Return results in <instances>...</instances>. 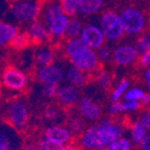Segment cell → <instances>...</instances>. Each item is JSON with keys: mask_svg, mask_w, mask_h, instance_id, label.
Returning <instances> with one entry per match:
<instances>
[{"mask_svg": "<svg viewBox=\"0 0 150 150\" xmlns=\"http://www.w3.org/2000/svg\"><path fill=\"white\" fill-rule=\"evenodd\" d=\"M124 131L125 127L118 120L110 118L102 119L81 133L79 144L85 150L105 149L110 143L121 138Z\"/></svg>", "mask_w": 150, "mask_h": 150, "instance_id": "6da1fadb", "label": "cell"}, {"mask_svg": "<svg viewBox=\"0 0 150 150\" xmlns=\"http://www.w3.org/2000/svg\"><path fill=\"white\" fill-rule=\"evenodd\" d=\"M41 0H14L11 3L10 15L19 23L30 24L39 19Z\"/></svg>", "mask_w": 150, "mask_h": 150, "instance_id": "7a4b0ae2", "label": "cell"}, {"mask_svg": "<svg viewBox=\"0 0 150 150\" xmlns=\"http://www.w3.org/2000/svg\"><path fill=\"white\" fill-rule=\"evenodd\" d=\"M6 122L18 131L23 130L30 121V107L23 99H16L8 102L5 108Z\"/></svg>", "mask_w": 150, "mask_h": 150, "instance_id": "3957f363", "label": "cell"}, {"mask_svg": "<svg viewBox=\"0 0 150 150\" xmlns=\"http://www.w3.org/2000/svg\"><path fill=\"white\" fill-rule=\"evenodd\" d=\"M124 33L128 35H139L145 30L146 16L140 8L135 6H126L119 14Z\"/></svg>", "mask_w": 150, "mask_h": 150, "instance_id": "277c9868", "label": "cell"}, {"mask_svg": "<svg viewBox=\"0 0 150 150\" xmlns=\"http://www.w3.org/2000/svg\"><path fill=\"white\" fill-rule=\"evenodd\" d=\"M70 65L79 68L85 74L96 73L100 69L101 62L97 56L96 50L83 46L80 50H78L76 53L68 57Z\"/></svg>", "mask_w": 150, "mask_h": 150, "instance_id": "5b68a950", "label": "cell"}, {"mask_svg": "<svg viewBox=\"0 0 150 150\" xmlns=\"http://www.w3.org/2000/svg\"><path fill=\"white\" fill-rule=\"evenodd\" d=\"M100 28L106 40L115 42L124 36V28L121 22L120 15L115 11L108 10L102 13L100 18Z\"/></svg>", "mask_w": 150, "mask_h": 150, "instance_id": "8992f818", "label": "cell"}, {"mask_svg": "<svg viewBox=\"0 0 150 150\" xmlns=\"http://www.w3.org/2000/svg\"><path fill=\"white\" fill-rule=\"evenodd\" d=\"M79 38L86 47L91 48L93 50L100 48L102 45L105 44L106 41V38L101 28L95 23H88L84 25Z\"/></svg>", "mask_w": 150, "mask_h": 150, "instance_id": "52a82bcc", "label": "cell"}, {"mask_svg": "<svg viewBox=\"0 0 150 150\" xmlns=\"http://www.w3.org/2000/svg\"><path fill=\"white\" fill-rule=\"evenodd\" d=\"M23 141L18 130L4 123L0 125V150H20Z\"/></svg>", "mask_w": 150, "mask_h": 150, "instance_id": "ba28073f", "label": "cell"}, {"mask_svg": "<svg viewBox=\"0 0 150 150\" xmlns=\"http://www.w3.org/2000/svg\"><path fill=\"white\" fill-rule=\"evenodd\" d=\"M65 77L62 66L57 63L41 66L37 70L38 80L44 85H59Z\"/></svg>", "mask_w": 150, "mask_h": 150, "instance_id": "9c48e42d", "label": "cell"}, {"mask_svg": "<svg viewBox=\"0 0 150 150\" xmlns=\"http://www.w3.org/2000/svg\"><path fill=\"white\" fill-rule=\"evenodd\" d=\"M138 50L134 45L120 44L112 50V61L118 66H129L139 60Z\"/></svg>", "mask_w": 150, "mask_h": 150, "instance_id": "30bf717a", "label": "cell"}, {"mask_svg": "<svg viewBox=\"0 0 150 150\" xmlns=\"http://www.w3.org/2000/svg\"><path fill=\"white\" fill-rule=\"evenodd\" d=\"M3 85L11 90H21L28 84V77L23 71L13 66H8L3 70L1 76Z\"/></svg>", "mask_w": 150, "mask_h": 150, "instance_id": "8fae6325", "label": "cell"}, {"mask_svg": "<svg viewBox=\"0 0 150 150\" xmlns=\"http://www.w3.org/2000/svg\"><path fill=\"white\" fill-rule=\"evenodd\" d=\"M65 15L63 12L61 0H41V10L39 20L46 26L56 18Z\"/></svg>", "mask_w": 150, "mask_h": 150, "instance_id": "7c38bea8", "label": "cell"}, {"mask_svg": "<svg viewBox=\"0 0 150 150\" xmlns=\"http://www.w3.org/2000/svg\"><path fill=\"white\" fill-rule=\"evenodd\" d=\"M78 107L82 118L86 121H98L102 115V107L93 99L88 97H82L78 102Z\"/></svg>", "mask_w": 150, "mask_h": 150, "instance_id": "4fadbf2b", "label": "cell"}, {"mask_svg": "<svg viewBox=\"0 0 150 150\" xmlns=\"http://www.w3.org/2000/svg\"><path fill=\"white\" fill-rule=\"evenodd\" d=\"M73 135L74 134L68 129V127H65V126L60 125V124H54V125L48 126L43 133L44 138L58 143V144H61L63 146L71 140Z\"/></svg>", "mask_w": 150, "mask_h": 150, "instance_id": "5bb4252c", "label": "cell"}, {"mask_svg": "<svg viewBox=\"0 0 150 150\" xmlns=\"http://www.w3.org/2000/svg\"><path fill=\"white\" fill-rule=\"evenodd\" d=\"M26 35L30 38V42L39 43V44L50 41L52 39L47 26L39 19L28 24L26 28Z\"/></svg>", "mask_w": 150, "mask_h": 150, "instance_id": "9a60e30c", "label": "cell"}, {"mask_svg": "<svg viewBox=\"0 0 150 150\" xmlns=\"http://www.w3.org/2000/svg\"><path fill=\"white\" fill-rule=\"evenodd\" d=\"M57 99L64 106H74L80 100V93L78 87L73 85H62L59 87Z\"/></svg>", "mask_w": 150, "mask_h": 150, "instance_id": "2e32d148", "label": "cell"}, {"mask_svg": "<svg viewBox=\"0 0 150 150\" xmlns=\"http://www.w3.org/2000/svg\"><path fill=\"white\" fill-rule=\"evenodd\" d=\"M65 79L68 82L69 85H73L75 87H81L86 83L87 80V74L80 70L79 68L70 65L69 67L65 71Z\"/></svg>", "mask_w": 150, "mask_h": 150, "instance_id": "e0dca14e", "label": "cell"}, {"mask_svg": "<svg viewBox=\"0 0 150 150\" xmlns=\"http://www.w3.org/2000/svg\"><path fill=\"white\" fill-rule=\"evenodd\" d=\"M67 21H68V17L66 15H62L60 17L56 18L55 20L52 21L47 25L50 37L54 38V39H60V38L65 37Z\"/></svg>", "mask_w": 150, "mask_h": 150, "instance_id": "ac0fdd59", "label": "cell"}, {"mask_svg": "<svg viewBox=\"0 0 150 150\" xmlns=\"http://www.w3.org/2000/svg\"><path fill=\"white\" fill-rule=\"evenodd\" d=\"M19 34V30L12 23L0 21V48L8 44Z\"/></svg>", "mask_w": 150, "mask_h": 150, "instance_id": "d6986e66", "label": "cell"}, {"mask_svg": "<svg viewBox=\"0 0 150 150\" xmlns=\"http://www.w3.org/2000/svg\"><path fill=\"white\" fill-rule=\"evenodd\" d=\"M104 0H79V14L84 16L95 15L103 8Z\"/></svg>", "mask_w": 150, "mask_h": 150, "instance_id": "ffe728a7", "label": "cell"}, {"mask_svg": "<svg viewBox=\"0 0 150 150\" xmlns=\"http://www.w3.org/2000/svg\"><path fill=\"white\" fill-rule=\"evenodd\" d=\"M129 134H130V141L132 142L134 145H140L143 142V140L146 138V135L148 134V130L144 127L140 120H137L131 124L129 129Z\"/></svg>", "mask_w": 150, "mask_h": 150, "instance_id": "44dd1931", "label": "cell"}, {"mask_svg": "<svg viewBox=\"0 0 150 150\" xmlns=\"http://www.w3.org/2000/svg\"><path fill=\"white\" fill-rule=\"evenodd\" d=\"M54 59H55L54 50L48 46H42L36 50L35 61L39 67L54 63Z\"/></svg>", "mask_w": 150, "mask_h": 150, "instance_id": "7402d4cb", "label": "cell"}, {"mask_svg": "<svg viewBox=\"0 0 150 150\" xmlns=\"http://www.w3.org/2000/svg\"><path fill=\"white\" fill-rule=\"evenodd\" d=\"M82 21L77 17L68 18L67 26H66V32H65V38L71 39V38H79L81 35V32L83 30Z\"/></svg>", "mask_w": 150, "mask_h": 150, "instance_id": "603a6c76", "label": "cell"}, {"mask_svg": "<svg viewBox=\"0 0 150 150\" xmlns=\"http://www.w3.org/2000/svg\"><path fill=\"white\" fill-rule=\"evenodd\" d=\"M130 85V81L127 78H124L120 82L115 86V88L112 89L111 93H110V102H117V101H120L121 98L124 97L125 93L128 90Z\"/></svg>", "mask_w": 150, "mask_h": 150, "instance_id": "cb8c5ba5", "label": "cell"}, {"mask_svg": "<svg viewBox=\"0 0 150 150\" xmlns=\"http://www.w3.org/2000/svg\"><path fill=\"white\" fill-rule=\"evenodd\" d=\"M135 50H138L139 55L150 50V33H143L135 40Z\"/></svg>", "mask_w": 150, "mask_h": 150, "instance_id": "d4e9b609", "label": "cell"}, {"mask_svg": "<svg viewBox=\"0 0 150 150\" xmlns=\"http://www.w3.org/2000/svg\"><path fill=\"white\" fill-rule=\"evenodd\" d=\"M83 46L85 45L83 44L80 38H71V39H67V41L65 42L63 46V52L66 57H70L74 53H76L78 50H80Z\"/></svg>", "mask_w": 150, "mask_h": 150, "instance_id": "484cf974", "label": "cell"}, {"mask_svg": "<svg viewBox=\"0 0 150 150\" xmlns=\"http://www.w3.org/2000/svg\"><path fill=\"white\" fill-rule=\"evenodd\" d=\"M61 4L67 17H76L79 14V0H61Z\"/></svg>", "mask_w": 150, "mask_h": 150, "instance_id": "4316f807", "label": "cell"}, {"mask_svg": "<svg viewBox=\"0 0 150 150\" xmlns=\"http://www.w3.org/2000/svg\"><path fill=\"white\" fill-rule=\"evenodd\" d=\"M96 81L102 88L108 89L112 84V76L107 70L99 69L96 74Z\"/></svg>", "mask_w": 150, "mask_h": 150, "instance_id": "83f0119b", "label": "cell"}, {"mask_svg": "<svg viewBox=\"0 0 150 150\" xmlns=\"http://www.w3.org/2000/svg\"><path fill=\"white\" fill-rule=\"evenodd\" d=\"M132 142L128 138H121L117 139L112 143H110L109 145L105 148V150H131L132 148Z\"/></svg>", "mask_w": 150, "mask_h": 150, "instance_id": "f1b7e54d", "label": "cell"}, {"mask_svg": "<svg viewBox=\"0 0 150 150\" xmlns=\"http://www.w3.org/2000/svg\"><path fill=\"white\" fill-rule=\"evenodd\" d=\"M68 129L71 131L73 134H81L86 129L85 120L81 117H74L68 121Z\"/></svg>", "mask_w": 150, "mask_h": 150, "instance_id": "f546056e", "label": "cell"}, {"mask_svg": "<svg viewBox=\"0 0 150 150\" xmlns=\"http://www.w3.org/2000/svg\"><path fill=\"white\" fill-rule=\"evenodd\" d=\"M43 117L45 120L50 121V122H58L62 117V112L59 107L55 105H48L45 107L43 111Z\"/></svg>", "mask_w": 150, "mask_h": 150, "instance_id": "4dcf8cb0", "label": "cell"}, {"mask_svg": "<svg viewBox=\"0 0 150 150\" xmlns=\"http://www.w3.org/2000/svg\"><path fill=\"white\" fill-rule=\"evenodd\" d=\"M64 146L61 145V144H58L56 142L48 140V139L42 138L38 141L37 143V149L38 150H62Z\"/></svg>", "mask_w": 150, "mask_h": 150, "instance_id": "1f68e13d", "label": "cell"}, {"mask_svg": "<svg viewBox=\"0 0 150 150\" xmlns=\"http://www.w3.org/2000/svg\"><path fill=\"white\" fill-rule=\"evenodd\" d=\"M96 53H97L99 61H100L101 63L108 62V61L111 60V58H112V50H111V48L106 44L102 45L100 48H98V50H96Z\"/></svg>", "mask_w": 150, "mask_h": 150, "instance_id": "d6a6232c", "label": "cell"}, {"mask_svg": "<svg viewBox=\"0 0 150 150\" xmlns=\"http://www.w3.org/2000/svg\"><path fill=\"white\" fill-rule=\"evenodd\" d=\"M144 95H145V91L142 88L133 87L128 88V90L125 93L123 98H124V100L127 101H140Z\"/></svg>", "mask_w": 150, "mask_h": 150, "instance_id": "836d02e7", "label": "cell"}, {"mask_svg": "<svg viewBox=\"0 0 150 150\" xmlns=\"http://www.w3.org/2000/svg\"><path fill=\"white\" fill-rule=\"evenodd\" d=\"M28 42H30V41L28 36L26 35V33H25V34L19 33V34H18V35L13 39V41L11 43H12L15 47L20 48V47H24L25 45L28 44Z\"/></svg>", "mask_w": 150, "mask_h": 150, "instance_id": "e575fe53", "label": "cell"}, {"mask_svg": "<svg viewBox=\"0 0 150 150\" xmlns=\"http://www.w3.org/2000/svg\"><path fill=\"white\" fill-rule=\"evenodd\" d=\"M59 87H60L59 85H44L42 88V95L48 99L57 98Z\"/></svg>", "mask_w": 150, "mask_h": 150, "instance_id": "d590c367", "label": "cell"}, {"mask_svg": "<svg viewBox=\"0 0 150 150\" xmlns=\"http://www.w3.org/2000/svg\"><path fill=\"white\" fill-rule=\"evenodd\" d=\"M122 106H123V111H124V112H128V111H135V110L140 109L142 105H141L140 101L123 100Z\"/></svg>", "mask_w": 150, "mask_h": 150, "instance_id": "8d00e7d4", "label": "cell"}, {"mask_svg": "<svg viewBox=\"0 0 150 150\" xmlns=\"http://www.w3.org/2000/svg\"><path fill=\"white\" fill-rule=\"evenodd\" d=\"M139 63L143 67H148L150 65V50L146 52V53L142 54L139 57Z\"/></svg>", "mask_w": 150, "mask_h": 150, "instance_id": "74e56055", "label": "cell"}, {"mask_svg": "<svg viewBox=\"0 0 150 150\" xmlns=\"http://www.w3.org/2000/svg\"><path fill=\"white\" fill-rule=\"evenodd\" d=\"M140 121L143 125H144V127H145L148 131H150V110L145 111V112L141 115Z\"/></svg>", "mask_w": 150, "mask_h": 150, "instance_id": "f35d334b", "label": "cell"}, {"mask_svg": "<svg viewBox=\"0 0 150 150\" xmlns=\"http://www.w3.org/2000/svg\"><path fill=\"white\" fill-rule=\"evenodd\" d=\"M139 147H140V150H150V133L146 135V138L143 140Z\"/></svg>", "mask_w": 150, "mask_h": 150, "instance_id": "ab89813d", "label": "cell"}, {"mask_svg": "<svg viewBox=\"0 0 150 150\" xmlns=\"http://www.w3.org/2000/svg\"><path fill=\"white\" fill-rule=\"evenodd\" d=\"M140 103L142 106H148L150 105V93H145L143 98L140 100Z\"/></svg>", "mask_w": 150, "mask_h": 150, "instance_id": "60d3db41", "label": "cell"}, {"mask_svg": "<svg viewBox=\"0 0 150 150\" xmlns=\"http://www.w3.org/2000/svg\"><path fill=\"white\" fill-rule=\"evenodd\" d=\"M144 77H145V80H146V86H147V88L150 89V65L146 68Z\"/></svg>", "mask_w": 150, "mask_h": 150, "instance_id": "b9f144b4", "label": "cell"}, {"mask_svg": "<svg viewBox=\"0 0 150 150\" xmlns=\"http://www.w3.org/2000/svg\"><path fill=\"white\" fill-rule=\"evenodd\" d=\"M24 150H38V149H37V146H34L33 144H28V145H25Z\"/></svg>", "mask_w": 150, "mask_h": 150, "instance_id": "7bdbcfd3", "label": "cell"}, {"mask_svg": "<svg viewBox=\"0 0 150 150\" xmlns=\"http://www.w3.org/2000/svg\"><path fill=\"white\" fill-rule=\"evenodd\" d=\"M62 150H76V148L71 145H67V146H64Z\"/></svg>", "mask_w": 150, "mask_h": 150, "instance_id": "ee69618b", "label": "cell"}, {"mask_svg": "<svg viewBox=\"0 0 150 150\" xmlns=\"http://www.w3.org/2000/svg\"><path fill=\"white\" fill-rule=\"evenodd\" d=\"M12 1H14V0H12Z\"/></svg>", "mask_w": 150, "mask_h": 150, "instance_id": "f6af8a7d", "label": "cell"}]
</instances>
